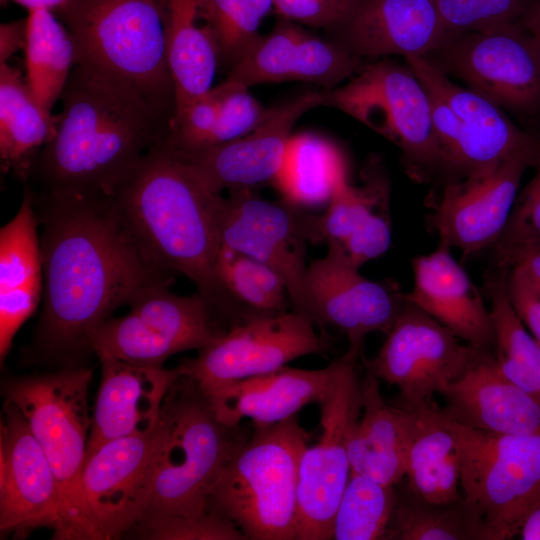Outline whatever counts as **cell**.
<instances>
[{
  "label": "cell",
  "instance_id": "6da1fadb",
  "mask_svg": "<svg viewBox=\"0 0 540 540\" xmlns=\"http://www.w3.org/2000/svg\"><path fill=\"white\" fill-rule=\"evenodd\" d=\"M31 191L45 281L36 342L49 358L75 361L116 309L169 286L175 273L145 253L110 196Z\"/></svg>",
  "mask_w": 540,
  "mask_h": 540
},
{
  "label": "cell",
  "instance_id": "7a4b0ae2",
  "mask_svg": "<svg viewBox=\"0 0 540 540\" xmlns=\"http://www.w3.org/2000/svg\"><path fill=\"white\" fill-rule=\"evenodd\" d=\"M59 101L55 133L25 182L36 192L111 196L169 133L171 117L141 92L81 65L73 67Z\"/></svg>",
  "mask_w": 540,
  "mask_h": 540
},
{
  "label": "cell",
  "instance_id": "3957f363",
  "mask_svg": "<svg viewBox=\"0 0 540 540\" xmlns=\"http://www.w3.org/2000/svg\"><path fill=\"white\" fill-rule=\"evenodd\" d=\"M110 197L156 264L190 279L224 324L244 319L216 276L222 196L196 177L166 139L144 155Z\"/></svg>",
  "mask_w": 540,
  "mask_h": 540
},
{
  "label": "cell",
  "instance_id": "277c9868",
  "mask_svg": "<svg viewBox=\"0 0 540 540\" xmlns=\"http://www.w3.org/2000/svg\"><path fill=\"white\" fill-rule=\"evenodd\" d=\"M53 13L72 38L75 65L134 87L172 120L167 0H69Z\"/></svg>",
  "mask_w": 540,
  "mask_h": 540
},
{
  "label": "cell",
  "instance_id": "5b68a950",
  "mask_svg": "<svg viewBox=\"0 0 540 540\" xmlns=\"http://www.w3.org/2000/svg\"><path fill=\"white\" fill-rule=\"evenodd\" d=\"M309 438L296 415L254 426L217 480L208 510L248 540H297L299 466Z\"/></svg>",
  "mask_w": 540,
  "mask_h": 540
},
{
  "label": "cell",
  "instance_id": "8992f818",
  "mask_svg": "<svg viewBox=\"0 0 540 540\" xmlns=\"http://www.w3.org/2000/svg\"><path fill=\"white\" fill-rule=\"evenodd\" d=\"M160 416L165 437L142 517L202 515L227 463L249 437L240 425L221 422L196 382L183 375L168 390Z\"/></svg>",
  "mask_w": 540,
  "mask_h": 540
},
{
  "label": "cell",
  "instance_id": "52a82bcc",
  "mask_svg": "<svg viewBox=\"0 0 540 540\" xmlns=\"http://www.w3.org/2000/svg\"><path fill=\"white\" fill-rule=\"evenodd\" d=\"M93 371L66 368L43 375L8 379L5 400L26 418L55 475L61 502L58 540H103L86 506L81 477L92 418L88 386Z\"/></svg>",
  "mask_w": 540,
  "mask_h": 540
},
{
  "label": "cell",
  "instance_id": "ba28073f",
  "mask_svg": "<svg viewBox=\"0 0 540 540\" xmlns=\"http://www.w3.org/2000/svg\"><path fill=\"white\" fill-rule=\"evenodd\" d=\"M340 110L395 144L415 176L445 169L428 91L405 62L368 61L343 84L320 91Z\"/></svg>",
  "mask_w": 540,
  "mask_h": 540
},
{
  "label": "cell",
  "instance_id": "9c48e42d",
  "mask_svg": "<svg viewBox=\"0 0 540 540\" xmlns=\"http://www.w3.org/2000/svg\"><path fill=\"white\" fill-rule=\"evenodd\" d=\"M448 420L459 443L463 499L481 520L483 540L514 538L540 503V433L495 434Z\"/></svg>",
  "mask_w": 540,
  "mask_h": 540
},
{
  "label": "cell",
  "instance_id": "30bf717a",
  "mask_svg": "<svg viewBox=\"0 0 540 540\" xmlns=\"http://www.w3.org/2000/svg\"><path fill=\"white\" fill-rule=\"evenodd\" d=\"M362 348L350 346L333 361L329 386L321 399V435L301 456L298 479L297 540L332 539L333 519L351 473L349 442L362 411L356 363Z\"/></svg>",
  "mask_w": 540,
  "mask_h": 540
},
{
  "label": "cell",
  "instance_id": "8fae6325",
  "mask_svg": "<svg viewBox=\"0 0 540 540\" xmlns=\"http://www.w3.org/2000/svg\"><path fill=\"white\" fill-rule=\"evenodd\" d=\"M168 288L147 291L127 314L104 321L92 335L91 351L98 358L163 365L170 356L200 350L228 330L200 293L181 296Z\"/></svg>",
  "mask_w": 540,
  "mask_h": 540
},
{
  "label": "cell",
  "instance_id": "7c38bea8",
  "mask_svg": "<svg viewBox=\"0 0 540 540\" xmlns=\"http://www.w3.org/2000/svg\"><path fill=\"white\" fill-rule=\"evenodd\" d=\"M488 352L462 343L451 330L406 300L376 357L366 369L397 387L400 405L432 403Z\"/></svg>",
  "mask_w": 540,
  "mask_h": 540
},
{
  "label": "cell",
  "instance_id": "4fadbf2b",
  "mask_svg": "<svg viewBox=\"0 0 540 540\" xmlns=\"http://www.w3.org/2000/svg\"><path fill=\"white\" fill-rule=\"evenodd\" d=\"M221 246L249 255L284 280L293 310L309 319L306 242L322 240L319 217L285 200L268 201L250 189L230 192L219 208Z\"/></svg>",
  "mask_w": 540,
  "mask_h": 540
},
{
  "label": "cell",
  "instance_id": "5bb4252c",
  "mask_svg": "<svg viewBox=\"0 0 540 540\" xmlns=\"http://www.w3.org/2000/svg\"><path fill=\"white\" fill-rule=\"evenodd\" d=\"M314 326L294 310L252 316L231 326L177 368L180 375L191 378L208 394L275 371L298 357L326 353L328 342Z\"/></svg>",
  "mask_w": 540,
  "mask_h": 540
},
{
  "label": "cell",
  "instance_id": "9a60e30c",
  "mask_svg": "<svg viewBox=\"0 0 540 540\" xmlns=\"http://www.w3.org/2000/svg\"><path fill=\"white\" fill-rule=\"evenodd\" d=\"M426 57L503 109L540 112V51L522 22L460 34Z\"/></svg>",
  "mask_w": 540,
  "mask_h": 540
},
{
  "label": "cell",
  "instance_id": "2e32d148",
  "mask_svg": "<svg viewBox=\"0 0 540 540\" xmlns=\"http://www.w3.org/2000/svg\"><path fill=\"white\" fill-rule=\"evenodd\" d=\"M164 437L160 416L153 430L113 439L86 458L82 493L103 540L127 535L143 516Z\"/></svg>",
  "mask_w": 540,
  "mask_h": 540
},
{
  "label": "cell",
  "instance_id": "e0dca14e",
  "mask_svg": "<svg viewBox=\"0 0 540 540\" xmlns=\"http://www.w3.org/2000/svg\"><path fill=\"white\" fill-rule=\"evenodd\" d=\"M539 161L540 149L527 151L486 173L448 180L428 218L439 243L457 248L462 258L493 246L508 222L524 172Z\"/></svg>",
  "mask_w": 540,
  "mask_h": 540
},
{
  "label": "cell",
  "instance_id": "ac0fdd59",
  "mask_svg": "<svg viewBox=\"0 0 540 540\" xmlns=\"http://www.w3.org/2000/svg\"><path fill=\"white\" fill-rule=\"evenodd\" d=\"M61 502L49 461L15 404L6 400L0 423V530L24 538L58 530Z\"/></svg>",
  "mask_w": 540,
  "mask_h": 540
},
{
  "label": "cell",
  "instance_id": "d6986e66",
  "mask_svg": "<svg viewBox=\"0 0 540 540\" xmlns=\"http://www.w3.org/2000/svg\"><path fill=\"white\" fill-rule=\"evenodd\" d=\"M322 106L320 91L305 93L267 109L260 123L237 139L216 145L177 150L168 145L212 192L221 194L273 182L295 123L309 110Z\"/></svg>",
  "mask_w": 540,
  "mask_h": 540
},
{
  "label": "cell",
  "instance_id": "ffe728a7",
  "mask_svg": "<svg viewBox=\"0 0 540 540\" xmlns=\"http://www.w3.org/2000/svg\"><path fill=\"white\" fill-rule=\"evenodd\" d=\"M405 62L460 120L459 139L446 169L455 173L453 180L486 173L517 154L540 149V140L517 127L503 108L455 84L426 56H410Z\"/></svg>",
  "mask_w": 540,
  "mask_h": 540
},
{
  "label": "cell",
  "instance_id": "44dd1931",
  "mask_svg": "<svg viewBox=\"0 0 540 540\" xmlns=\"http://www.w3.org/2000/svg\"><path fill=\"white\" fill-rule=\"evenodd\" d=\"M307 286L309 320L320 327L339 329L350 346L360 348L367 334H387L406 303L405 294L396 285L365 278L332 248L308 266Z\"/></svg>",
  "mask_w": 540,
  "mask_h": 540
},
{
  "label": "cell",
  "instance_id": "7402d4cb",
  "mask_svg": "<svg viewBox=\"0 0 540 540\" xmlns=\"http://www.w3.org/2000/svg\"><path fill=\"white\" fill-rule=\"evenodd\" d=\"M365 62L335 41L324 40L299 23L280 18L225 80L247 89L283 81L311 82L332 89L350 79Z\"/></svg>",
  "mask_w": 540,
  "mask_h": 540
},
{
  "label": "cell",
  "instance_id": "603a6c76",
  "mask_svg": "<svg viewBox=\"0 0 540 540\" xmlns=\"http://www.w3.org/2000/svg\"><path fill=\"white\" fill-rule=\"evenodd\" d=\"M332 32L333 41L362 60L428 56L455 37L431 0H359Z\"/></svg>",
  "mask_w": 540,
  "mask_h": 540
},
{
  "label": "cell",
  "instance_id": "cb8c5ba5",
  "mask_svg": "<svg viewBox=\"0 0 540 540\" xmlns=\"http://www.w3.org/2000/svg\"><path fill=\"white\" fill-rule=\"evenodd\" d=\"M101 381L87 442L86 458L113 439L153 430L164 398L180 376L178 368L99 358Z\"/></svg>",
  "mask_w": 540,
  "mask_h": 540
},
{
  "label": "cell",
  "instance_id": "d4e9b609",
  "mask_svg": "<svg viewBox=\"0 0 540 540\" xmlns=\"http://www.w3.org/2000/svg\"><path fill=\"white\" fill-rule=\"evenodd\" d=\"M413 287L405 299L464 342L490 351L495 331L484 299L450 248L439 243L426 255L412 261Z\"/></svg>",
  "mask_w": 540,
  "mask_h": 540
},
{
  "label": "cell",
  "instance_id": "484cf974",
  "mask_svg": "<svg viewBox=\"0 0 540 540\" xmlns=\"http://www.w3.org/2000/svg\"><path fill=\"white\" fill-rule=\"evenodd\" d=\"M442 396L446 417L466 427L505 435L540 433V402L505 378L490 352Z\"/></svg>",
  "mask_w": 540,
  "mask_h": 540
},
{
  "label": "cell",
  "instance_id": "4316f807",
  "mask_svg": "<svg viewBox=\"0 0 540 540\" xmlns=\"http://www.w3.org/2000/svg\"><path fill=\"white\" fill-rule=\"evenodd\" d=\"M375 166L364 173L362 186L343 178L319 217L322 240L357 268L383 255L391 244L389 183Z\"/></svg>",
  "mask_w": 540,
  "mask_h": 540
},
{
  "label": "cell",
  "instance_id": "83f0119b",
  "mask_svg": "<svg viewBox=\"0 0 540 540\" xmlns=\"http://www.w3.org/2000/svg\"><path fill=\"white\" fill-rule=\"evenodd\" d=\"M333 369V362L317 370L284 366L203 394L221 422L235 426L249 418L254 426H267L296 415L307 404L318 403Z\"/></svg>",
  "mask_w": 540,
  "mask_h": 540
},
{
  "label": "cell",
  "instance_id": "f1b7e54d",
  "mask_svg": "<svg viewBox=\"0 0 540 540\" xmlns=\"http://www.w3.org/2000/svg\"><path fill=\"white\" fill-rule=\"evenodd\" d=\"M38 218L26 187L16 215L0 230V357L10 350L42 295L43 265Z\"/></svg>",
  "mask_w": 540,
  "mask_h": 540
},
{
  "label": "cell",
  "instance_id": "f546056e",
  "mask_svg": "<svg viewBox=\"0 0 540 540\" xmlns=\"http://www.w3.org/2000/svg\"><path fill=\"white\" fill-rule=\"evenodd\" d=\"M361 387L362 411L349 442L351 471L382 484L397 485L406 474L416 410L386 404L379 379L368 369Z\"/></svg>",
  "mask_w": 540,
  "mask_h": 540
},
{
  "label": "cell",
  "instance_id": "4dcf8cb0",
  "mask_svg": "<svg viewBox=\"0 0 540 540\" xmlns=\"http://www.w3.org/2000/svg\"><path fill=\"white\" fill-rule=\"evenodd\" d=\"M406 461V488L419 499L448 504L462 499L458 438L448 418L434 402L418 407Z\"/></svg>",
  "mask_w": 540,
  "mask_h": 540
},
{
  "label": "cell",
  "instance_id": "1f68e13d",
  "mask_svg": "<svg viewBox=\"0 0 540 540\" xmlns=\"http://www.w3.org/2000/svg\"><path fill=\"white\" fill-rule=\"evenodd\" d=\"M55 123V115L38 102L20 70L0 63L2 172L25 183L35 158L54 135Z\"/></svg>",
  "mask_w": 540,
  "mask_h": 540
},
{
  "label": "cell",
  "instance_id": "d6a6232c",
  "mask_svg": "<svg viewBox=\"0 0 540 540\" xmlns=\"http://www.w3.org/2000/svg\"><path fill=\"white\" fill-rule=\"evenodd\" d=\"M167 14L168 62L176 114L212 88L219 58L198 0H167Z\"/></svg>",
  "mask_w": 540,
  "mask_h": 540
},
{
  "label": "cell",
  "instance_id": "836d02e7",
  "mask_svg": "<svg viewBox=\"0 0 540 540\" xmlns=\"http://www.w3.org/2000/svg\"><path fill=\"white\" fill-rule=\"evenodd\" d=\"M345 177L340 150L318 135L302 133L289 138L272 183L286 202L311 208L328 204L337 184Z\"/></svg>",
  "mask_w": 540,
  "mask_h": 540
},
{
  "label": "cell",
  "instance_id": "e575fe53",
  "mask_svg": "<svg viewBox=\"0 0 540 540\" xmlns=\"http://www.w3.org/2000/svg\"><path fill=\"white\" fill-rule=\"evenodd\" d=\"M495 331V363L502 375L540 402V344L528 331L508 296L505 274L484 285Z\"/></svg>",
  "mask_w": 540,
  "mask_h": 540
},
{
  "label": "cell",
  "instance_id": "d590c367",
  "mask_svg": "<svg viewBox=\"0 0 540 540\" xmlns=\"http://www.w3.org/2000/svg\"><path fill=\"white\" fill-rule=\"evenodd\" d=\"M26 18L25 78L38 102L52 113L75 66V47L52 11H30Z\"/></svg>",
  "mask_w": 540,
  "mask_h": 540
},
{
  "label": "cell",
  "instance_id": "8d00e7d4",
  "mask_svg": "<svg viewBox=\"0 0 540 540\" xmlns=\"http://www.w3.org/2000/svg\"><path fill=\"white\" fill-rule=\"evenodd\" d=\"M387 540H483V526L463 498L433 504L405 488L399 493Z\"/></svg>",
  "mask_w": 540,
  "mask_h": 540
},
{
  "label": "cell",
  "instance_id": "74e56055",
  "mask_svg": "<svg viewBox=\"0 0 540 540\" xmlns=\"http://www.w3.org/2000/svg\"><path fill=\"white\" fill-rule=\"evenodd\" d=\"M215 270L219 284L247 319L287 311L286 284L267 264L221 246Z\"/></svg>",
  "mask_w": 540,
  "mask_h": 540
},
{
  "label": "cell",
  "instance_id": "f35d334b",
  "mask_svg": "<svg viewBox=\"0 0 540 540\" xmlns=\"http://www.w3.org/2000/svg\"><path fill=\"white\" fill-rule=\"evenodd\" d=\"M398 501L395 485L351 471L333 519L332 539L387 540Z\"/></svg>",
  "mask_w": 540,
  "mask_h": 540
},
{
  "label": "cell",
  "instance_id": "ab89813d",
  "mask_svg": "<svg viewBox=\"0 0 540 540\" xmlns=\"http://www.w3.org/2000/svg\"><path fill=\"white\" fill-rule=\"evenodd\" d=\"M198 4L213 33L219 65L229 71L260 40V24L274 9L273 0H198Z\"/></svg>",
  "mask_w": 540,
  "mask_h": 540
},
{
  "label": "cell",
  "instance_id": "60d3db41",
  "mask_svg": "<svg viewBox=\"0 0 540 540\" xmlns=\"http://www.w3.org/2000/svg\"><path fill=\"white\" fill-rule=\"evenodd\" d=\"M537 172L518 193L508 222L492 246L501 273L512 269L524 256L540 247V161Z\"/></svg>",
  "mask_w": 540,
  "mask_h": 540
},
{
  "label": "cell",
  "instance_id": "b9f144b4",
  "mask_svg": "<svg viewBox=\"0 0 540 540\" xmlns=\"http://www.w3.org/2000/svg\"><path fill=\"white\" fill-rule=\"evenodd\" d=\"M127 535L148 540H248L231 520L212 510L198 516H145Z\"/></svg>",
  "mask_w": 540,
  "mask_h": 540
},
{
  "label": "cell",
  "instance_id": "7bdbcfd3",
  "mask_svg": "<svg viewBox=\"0 0 540 540\" xmlns=\"http://www.w3.org/2000/svg\"><path fill=\"white\" fill-rule=\"evenodd\" d=\"M453 36L522 22L529 0H431Z\"/></svg>",
  "mask_w": 540,
  "mask_h": 540
},
{
  "label": "cell",
  "instance_id": "ee69618b",
  "mask_svg": "<svg viewBox=\"0 0 540 540\" xmlns=\"http://www.w3.org/2000/svg\"><path fill=\"white\" fill-rule=\"evenodd\" d=\"M214 88L219 97V108L210 146L237 139L251 132L266 112L247 88L233 85L226 80Z\"/></svg>",
  "mask_w": 540,
  "mask_h": 540
},
{
  "label": "cell",
  "instance_id": "f6af8a7d",
  "mask_svg": "<svg viewBox=\"0 0 540 540\" xmlns=\"http://www.w3.org/2000/svg\"><path fill=\"white\" fill-rule=\"evenodd\" d=\"M274 9L286 18L329 31L337 28L353 11L359 0H273Z\"/></svg>",
  "mask_w": 540,
  "mask_h": 540
},
{
  "label": "cell",
  "instance_id": "bcb514c9",
  "mask_svg": "<svg viewBox=\"0 0 540 540\" xmlns=\"http://www.w3.org/2000/svg\"><path fill=\"white\" fill-rule=\"evenodd\" d=\"M504 274L513 307L528 331L540 344V295L515 270Z\"/></svg>",
  "mask_w": 540,
  "mask_h": 540
},
{
  "label": "cell",
  "instance_id": "7dc6e473",
  "mask_svg": "<svg viewBox=\"0 0 540 540\" xmlns=\"http://www.w3.org/2000/svg\"><path fill=\"white\" fill-rule=\"evenodd\" d=\"M27 18H21L0 25V63L8 60L26 43Z\"/></svg>",
  "mask_w": 540,
  "mask_h": 540
},
{
  "label": "cell",
  "instance_id": "c3c4849f",
  "mask_svg": "<svg viewBox=\"0 0 540 540\" xmlns=\"http://www.w3.org/2000/svg\"><path fill=\"white\" fill-rule=\"evenodd\" d=\"M510 270L518 272L540 295V247L524 256Z\"/></svg>",
  "mask_w": 540,
  "mask_h": 540
},
{
  "label": "cell",
  "instance_id": "681fc988",
  "mask_svg": "<svg viewBox=\"0 0 540 540\" xmlns=\"http://www.w3.org/2000/svg\"><path fill=\"white\" fill-rule=\"evenodd\" d=\"M518 535L523 540H540V503L526 516Z\"/></svg>",
  "mask_w": 540,
  "mask_h": 540
},
{
  "label": "cell",
  "instance_id": "f907efd6",
  "mask_svg": "<svg viewBox=\"0 0 540 540\" xmlns=\"http://www.w3.org/2000/svg\"><path fill=\"white\" fill-rule=\"evenodd\" d=\"M522 24L540 51V1L531 4L522 20Z\"/></svg>",
  "mask_w": 540,
  "mask_h": 540
},
{
  "label": "cell",
  "instance_id": "816d5d0a",
  "mask_svg": "<svg viewBox=\"0 0 540 540\" xmlns=\"http://www.w3.org/2000/svg\"><path fill=\"white\" fill-rule=\"evenodd\" d=\"M24 7L28 12L47 9L52 12L62 7L69 0H10Z\"/></svg>",
  "mask_w": 540,
  "mask_h": 540
}]
</instances>
